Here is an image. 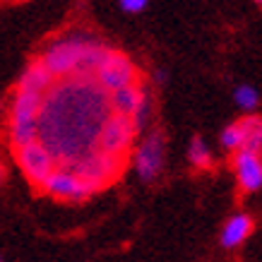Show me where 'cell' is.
<instances>
[{"instance_id": "cell-1", "label": "cell", "mask_w": 262, "mask_h": 262, "mask_svg": "<svg viewBox=\"0 0 262 262\" xmlns=\"http://www.w3.org/2000/svg\"><path fill=\"white\" fill-rule=\"evenodd\" d=\"M58 92L51 94V99L41 101V135L60 127L63 135L48 149L63 164L80 159L82 154L92 149L96 140V133L106 120L108 96L94 80H75L70 84L56 87Z\"/></svg>"}, {"instance_id": "cell-2", "label": "cell", "mask_w": 262, "mask_h": 262, "mask_svg": "<svg viewBox=\"0 0 262 262\" xmlns=\"http://www.w3.org/2000/svg\"><path fill=\"white\" fill-rule=\"evenodd\" d=\"M43 96L17 92L10 111V142L15 147L34 142L39 137V111Z\"/></svg>"}, {"instance_id": "cell-3", "label": "cell", "mask_w": 262, "mask_h": 262, "mask_svg": "<svg viewBox=\"0 0 262 262\" xmlns=\"http://www.w3.org/2000/svg\"><path fill=\"white\" fill-rule=\"evenodd\" d=\"M65 168H70L72 173H77L84 183H89L94 190H101L106 188L111 181H116L123 168V159H116V157H108L103 151H87L82 154L80 159L70 161V164H63Z\"/></svg>"}, {"instance_id": "cell-4", "label": "cell", "mask_w": 262, "mask_h": 262, "mask_svg": "<svg viewBox=\"0 0 262 262\" xmlns=\"http://www.w3.org/2000/svg\"><path fill=\"white\" fill-rule=\"evenodd\" d=\"M92 36H68V39L56 41L53 46L48 48L41 63L46 65V70L53 77H72L77 65H80L84 51L92 46Z\"/></svg>"}, {"instance_id": "cell-5", "label": "cell", "mask_w": 262, "mask_h": 262, "mask_svg": "<svg viewBox=\"0 0 262 262\" xmlns=\"http://www.w3.org/2000/svg\"><path fill=\"white\" fill-rule=\"evenodd\" d=\"M94 82L101 89L116 92V89L130 87V84H140V75H137V68L127 56H123L120 51L106 48L94 70Z\"/></svg>"}, {"instance_id": "cell-6", "label": "cell", "mask_w": 262, "mask_h": 262, "mask_svg": "<svg viewBox=\"0 0 262 262\" xmlns=\"http://www.w3.org/2000/svg\"><path fill=\"white\" fill-rule=\"evenodd\" d=\"M135 125L133 120L125 118V116H118V113H111L106 116V120L101 123L99 133H96V151H103L108 157H116V159H123L127 154V149L133 147V140H135Z\"/></svg>"}, {"instance_id": "cell-7", "label": "cell", "mask_w": 262, "mask_h": 262, "mask_svg": "<svg viewBox=\"0 0 262 262\" xmlns=\"http://www.w3.org/2000/svg\"><path fill=\"white\" fill-rule=\"evenodd\" d=\"M17 164L22 168V173L34 183V185H43L46 178L56 171V157L51 154L43 142L34 140V142L17 147Z\"/></svg>"}, {"instance_id": "cell-8", "label": "cell", "mask_w": 262, "mask_h": 262, "mask_svg": "<svg viewBox=\"0 0 262 262\" xmlns=\"http://www.w3.org/2000/svg\"><path fill=\"white\" fill-rule=\"evenodd\" d=\"M43 190L51 195V198L56 200H65V202H82V200H87L94 195V188L84 183L77 173H72L70 168H56L53 173L46 178L43 183Z\"/></svg>"}, {"instance_id": "cell-9", "label": "cell", "mask_w": 262, "mask_h": 262, "mask_svg": "<svg viewBox=\"0 0 262 262\" xmlns=\"http://www.w3.org/2000/svg\"><path fill=\"white\" fill-rule=\"evenodd\" d=\"M260 142H262V127H260V118H255V116H248L243 120L231 123L222 133V144L229 151H241V149L260 151Z\"/></svg>"}, {"instance_id": "cell-10", "label": "cell", "mask_w": 262, "mask_h": 262, "mask_svg": "<svg viewBox=\"0 0 262 262\" xmlns=\"http://www.w3.org/2000/svg\"><path fill=\"white\" fill-rule=\"evenodd\" d=\"M164 135L161 133H151L142 140V144L137 147V154H135V166H137V173L140 178L147 183H151L157 176L161 173L164 168Z\"/></svg>"}, {"instance_id": "cell-11", "label": "cell", "mask_w": 262, "mask_h": 262, "mask_svg": "<svg viewBox=\"0 0 262 262\" xmlns=\"http://www.w3.org/2000/svg\"><path fill=\"white\" fill-rule=\"evenodd\" d=\"M233 171L238 178L241 188L246 192H257L262 185V164H260V151L241 149L236 151L233 159Z\"/></svg>"}, {"instance_id": "cell-12", "label": "cell", "mask_w": 262, "mask_h": 262, "mask_svg": "<svg viewBox=\"0 0 262 262\" xmlns=\"http://www.w3.org/2000/svg\"><path fill=\"white\" fill-rule=\"evenodd\" d=\"M53 82H56V77L46 70V65L41 63V60H36V63H32L24 70L17 92H27V94H36L46 99V94L53 89Z\"/></svg>"}, {"instance_id": "cell-13", "label": "cell", "mask_w": 262, "mask_h": 262, "mask_svg": "<svg viewBox=\"0 0 262 262\" xmlns=\"http://www.w3.org/2000/svg\"><path fill=\"white\" fill-rule=\"evenodd\" d=\"M253 229H255L253 216H248V214L231 216L229 222H226V226H224V231H222V246L224 248H238V246H243V243L250 238Z\"/></svg>"}, {"instance_id": "cell-14", "label": "cell", "mask_w": 262, "mask_h": 262, "mask_svg": "<svg viewBox=\"0 0 262 262\" xmlns=\"http://www.w3.org/2000/svg\"><path fill=\"white\" fill-rule=\"evenodd\" d=\"M188 157H190L192 166L198 168H209L212 166V154H209V147H207L200 137H195L190 142V151H188Z\"/></svg>"}, {"instance_id": "cell-15", "label": "cell", "mask_w": 262, "mask_h": 262, "mask_svg": "<svg viewBox=\"0 0 262 262\" xmlns=\"http://www.w3.org/2000/svg\"><path fill=\"white\" fill-rule=\"evenodd\" d=\"M233 99H236V103H238L241 108H246V111H255V108H257V103H260V94H257V89L250 87V84H243V87L236 89Z\"/></svg>"}, {"instance_id": "cell-16", "label": "cell", "mask_w": 262, "mask_h": 262, "mask_svg": "<svg viewBox=\"0 0 262 262\" xmlns=\"http://www.w3.org/2000/svg\"><path fill=\"white\" fill-rule=\"evenodd\" d=\"M120 8L125 10V12H142L144 8H147V3L149 0H118Z\"/></svg>"}, {"instance_id": "cell-17", "label": "cell", "mask_w": 262, "mask_h": 262, "mask_svg": "<svg viewBox=\"0 0 262 262\" xmlns=\"http://www.w3.org/2000/svg\"><path fill=\"white\" fill-rule=\"evenodd\" d=\"M255 3H257V5H260V0H255Z\"/></svg>"}, {"instance_id": "cell-18", "label": "cell", "mask_w": 262, "mask_h": 262, "mask_svg": "<svg viewBox=\"0 0 262 262\" xmlns=\"http://www.w3.org/2000/svg\"><path fill=\"white\" fill-rule=\"evenodd\" d=\"M0 262H3V257H0Z\"/></svg>"}]
</instances>
